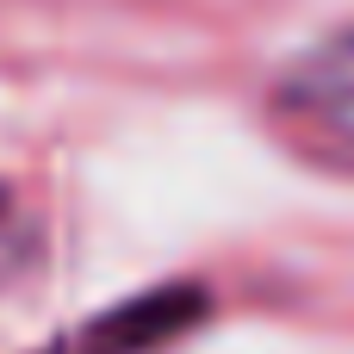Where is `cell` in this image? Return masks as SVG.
Returning <instances> with one entry per match:
<instances>
[{
    "label": "cell",
    "mask_w": 354,
    "mask_h": 354,
    "mask_svg": "<svg viewBox=\"0 0 354 354\" xmlns=\"http://www.w3.org/2000/svg\"><path fill=\"white\" fill-rule=\"evenodd\" d=\"M37 255H44V224H37V212L0 180V299L37 268Z\"/></svg>",
    "instance_id": "cell-3"
},
{
    "label": "cell",
    "mask_w": 354,
    "mask_h": 354,
    "mask_svg": "<svg viewBox=\"0 0 354 354\" xmlns=\"http://www.w3.org/2000/svg\"><path fill=\"white\" fill-rule=\"evenodd\" d=\"M268 131L305 168L354 180V19L324 31L274 75Z\"/></svg>",
    "instance_id": "cell-1"
},
{
    "label": "cell",
    "mask_w": 354,
    "mask_h": 354,
    "mask_svg": "<svg viewBox=\"0 0 354 354\" xmlns=\"http://www.w3.org/2000/svg\"><path fill=\"white\" fill-rule=\"evenodd\" d=\"M205 311H212V292L199 280H168V286L131 292V299L68 324L37 354H162V348H174L187 330H199Z\"/></svg>",
    "instance_id": "cell-2"
}]
</instances>
